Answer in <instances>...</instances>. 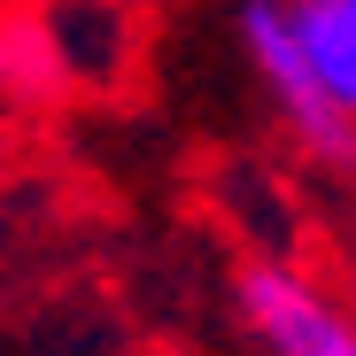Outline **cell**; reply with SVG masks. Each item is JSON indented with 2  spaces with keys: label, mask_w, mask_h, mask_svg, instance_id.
Returning <instances> with one entry per match:
<instances>
[{
  "label": "cell",
  "mask_w": 356,
  "mask_h": 356,
  "mask_svg": "<svg viewBox=\"0 0 356 356\" xmlns=\"http://www.w3.org/2000/svg\"><path fill=\"white\" fill-rule=\"evenodd\" d=\"M232 39H241L256 86L271 93L286 140L302 147V163H318L333 178H356V124L318 86L310 54H302V31H294V8H286V0H241V8H232Z\"/></svg>",
  "instance_id": "6da1fadb"
},
{
  "label": "cell",
  "mask_w": 356,
  "mask_h": 356,
  "mask_svg": "<svg viewBox=\"0 0 356 356\" xmlns=\"http://www.w3.org/2000/svg\"><path fill=\"white\" fill-rule=\"evenodd\" d=\"M232 318L264 356H356L348 302L294 256H248L232 271Z\"/></svg>",
  "instance_id": "7a4b0ae2"
},
{
  "label": "cell",
  "mask_w": 356,
  "mask_h": 356,
  "mask_svg": "<svg viewBox=\"0 0 356 356\" xmlns=\"http://www.w3.org/2000/svg\"><path fill=\"white\" fill-rule=\"evenodd\" d=\"M78 86V63H70V47H63V24H54L47 8L31 16H0V93L24 101V108H47V101H63Z\"/></svg>",
  "instance_id": "3957f363"
},
{
  "label": "cell",
  "mask_w": 356,
  "mask_h": 356,
  "mask_svg": "<svg viewBox=\"0 0 356 356\" xmlns=\"http://www.w3.org/2000/svg\"><path fill=\"white\" fill-rule=\"evenodd\" d=\"M286 8H294V31H302V54H310L318 86L356 124V0H286Z\"/></svg>",
  "instance_id": "277c9868"
},
{
  "label": "cell",
  "mask_w": 356,
  "mask_h": 356,
  "mask_svg": "<svg viewBox=\"0 0 356 356\" xmlns=\"http://www.w3.org/2000/svg\"><path fill=\"white\" fill-rule=\"evenodd\" d=\"M47 16L63 24V47H70V63H78V86L116 78V47H124V31H116V16L101 8V0H54Z\"/></svg>",
  "instance_id": "5b68a950"
},
{
  "label": "cell",
  "mask_w": 356,
  "mask_h": 356,
  "mask_svg": "<svg viewBox=\"0 0 356 356\" xmlns=\"http://www.w3.org/2000/svg\"><path fill=\"white\" fill-rule=\"evenodd\" d=\"M225 202L241 217V241H256V256H294V217L264 186V170H225Z\"/></svg>",
  "instance_id": "8992f818"
}]
</instances>
